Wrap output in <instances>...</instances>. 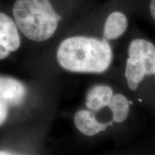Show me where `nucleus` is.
Segmentation results:
<instances>
[{
	"instance_id": "nucleus-2",
	"label": "nucleus",
	"mask_w": 155,
	"mask_h": 155,
	"mask_svg": "<svg viewBox=\"0 0 155 155\" xmlns=\"http://www.w3.org/2000/svg\"><path fill=\"white\" fill-rule=\"evenodd\" d=\"M13 16L17 28L34 41L53 36L61 19L50 0H16Z\"/></svg>"
},
{
	"instance_id": "nucleus-9",
	"label": "nucleus",
	"mask_w": 155,
	"mask_h": 155,
	"mask_svg": "<svg viewBox=\"0 0 155 155\" xmlns=\"http://www.w3.org/2000/svg\"><path fill=\"white\" fill-rule=\"evenodd\" d=\"M129 102L127 98L122 94L113 95L108 107L112 113V122L122 123L129 114Z\"/></svg>"
},
{
	"instance_id": "nucleus-4",
	"label": "nucleus",
	"mask_w": 155,
	"mask_h": 155,
	"mask_svg": "<svg viewBox=\"0 0 155 155\" xmlns=\"http://www.w3.org/2000/svg\"><path fill=\"white\" fill-rule=\"evenodd\" d=\"M26 94V88L15 78L0 77V126L5 122L10 106L20 104Z\"/></svg>"
},
{
	"instance_id": "nucleus-11",
	"label": "nucleus",
	"mask_w": 155,
	"mask_h": 155,
	"mask_svg": "<svg viewBox=\"0 0 155 155\" xmlns=\"http://www.w3.org/2000/svg\"><path fill=\"white\" fill-rule=\"evenodd\" d=\"M0 155H16L14 153H12L11 152H8V151H0Z\"/></svg>"
},
{
	"instance_id": "nucleus-8",
	"label": "nucleus",
	"mask_w": 155,
	"mask_h": 155,
	"mask_svg": "<svg viewBox=\"0 0 155 155\" xmlns=\"http://www.w3.org/2000/svg\"><path fill=\"white\" fill-rule=\"evenodd\" d=\"M127 28V17L120 11L112 12L106 19L104 35L107 41L119 38Z\"/></svg>"
},
{
	"instance_id": "nucleus-5",
	"label": "nucleus",
	"mask_w": 155,
	"mask_h": 155,
	"mask_svg": "<svg viewBox=\"0 0 155 155\" xmlns=\"http://www.w3.org/2000/svg\"><path fill=\"white\" fill-rule=\"evenodd\" d=\"M21 45L20 36L15 21L0 12V48L11 52L17 51Z\"/></svg>"
},
{
	"instance_id": "nucleus-7",
	"label": "nucleus",
	"mask_w": 155,
	"mask_h": 155,
	"mask_svg": "<svg viewBox=\"0 0 155 155\" xmlns=\"http://www.w3.org/2000/svg\"><path fill=\"white\" fill-rule=\"evenodd\" d=\"M113 95V90L109 85H95L89 91L87 94L86 107L91 111L101 110L102 109L108 107Z\"/></svg>"
},
{
	"instance_id": "nucleus-3",
	"label": "nucleus",
	"mask_w": 155,
	"mask_h": 155,
	"mask_svg": "<svg viewBox=\"0 0 155 155\" xmlns=\"http://www.w3.org/2000/svg\"><path fill=\"white\" fill-rule=\"evenodd\" d=\"M125 78L128 88L135 91L147 75H155V45L144 39H135L128 47Z\"/></svg>"
},
{
	"instance_id": "nucleus-6",
	"label": "nucleus",
	"mask_w": 155,
	"mask_h": 155,
	"mask_svg": "<svg viewBox=\"0 0 155 155\" xmlns=\"http://www.w3.org/2000/svg\"><path fill=\"white\" fill-rule=\"evenodd\" d=\"M112 121L108 122H99L91 111L79 110L74 116V123L79 132L87 136H93L104 131L112 125Z\"/></svg>"
},
{
	"instance_id": "nucleus-1",
	"label": "nucleus",
	"mask_w": 155,
	"mask_h": 155,
	"mask_svg": "<svg viewBox=\"0 0 155 155\" xmlns=\"http://www.w3.org/2000/svg\"><path fill=\"white\" fill-rule=\"evenodd\" d=\"M112 49L105 40L73 36L66 39L57 51L60 65L69 72L102 73L110 66Z\"/></svg>"
},
{
	"instance_id": "nucleus-10",
	"label": "nucleus",
	"mask_w": 155,
	"mask_h": 155,
	"mask_svg": "<svg viewBox=\"0 0 155 155\" xmlns=\"http://www.w3.org/2000/svg\"><path fill=\"white\" fill-rule=\"evenodd\" d=\"M150 13H151V16L153 18V20L155 21V0H151L150 2Z\"/></svg>"
}]
</instances>
